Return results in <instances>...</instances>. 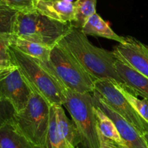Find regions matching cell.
Segmentation results:
<instances>
[{"instance_id": "6da1fadb", "label": "cell", "mask_w": 148, "mask_h": 148, "mask_svg": "<svg viewBox=\"0 0 148 148\" xmlns=\"http://www.w3.org/2000/svg\"><path fill=\"white\" fill-rule=\"evenodd\" d=\"M59 43L70 52L95 81L108 79L124 84L116 69L117 59L114 52L92 44L80 29L72 27Z\"/></svg>"}, {"instance_id": "7a4b0ae2", "label": "cell", "mask_w": 148, "mask_h": 148, "mask_svg": "<svg viewBox=\"0 0 148 148\" xmlns=\"http://www.w3.org/2000/svg\"><path fill=\"white\" fill-rule=\"evenodd\" d=\"M13 63L17 67L32 91H36L51 105L63 106L65 88L48 62L28 56L11 45L10 48Z\"/></svg>"}, {"instance_id": "3957f363", "label": "cell", "mask_w": 148, "mask_h": 148, "mask_svg": "<svg viewBox=\"0 0 148 148\" xmlns=\"http://www.w3.org/2000/svg\"><path fill=\"white\" fill-rule=\"evenodd\" d=\"M72 27L71 23H62L50 18L37 10L18 12L13 34L21 39L53 48Z\"/></svg>"}, {"instance_id": "277c9868", "label": "cell", "mask_w": 148, "mask_h": 148, "mask_svg": "<svg viewBox=\"0 0 148 148\" xmlns=\"http://www.w3.org/2000/svg\"><path fill=\"white\" fill-rule=\"evenodd\" d=\"M51 105L36 91H32L25 108L15 113L12 123L29 141L40 148L46 147Z\"/></svg>"}, {"instance_id": "5b68a950", "label": "cell", "mask_w": 148, "mask_h": 148, "mask_svg": "<svg viewBox=\"0 0 148 148\" xmlns=\"http://www.w3.org/2000/svg\"><path fill=\"white\" fill-rule=\"evenodd\" d=\"M63 106L76 125L85 148H101L97 128L95 107L90 93H78L65 89Z\"/></svg>"}, {"instance_id": "8992f818", "label": "cell", "mask_w": 148, "mask_h": 148, "mask_svg": "<svg viewBox=\"0 0 148 148\" xmlns=\"http://www.w3.org/2000/svg\"><path fill=\"white\" fill-rule=\"evenodd\" d=\"M48 63L65 89L78 93L93 92L95 80L59 43L51 50Z\"/></svg>"}, {"instance_id": "52a82bcc", "label": "cell", "mask_w": 148, "mask_h": 148, "mask_svg": "<svg viewBox=\"0 0 148 148\" xmlns=\"http://www.w3.org/2000/svg\"><path fill=\"white\" fill-rule=\"evenodd\" d=\"M94 90L112 110L131 123L142 134L148 133V122L136 111L114 81L97 80L94 84Z\"/></svg>"}, {"instance_id": "ba28073f", "label": "cell", "mask_w": 148, "mask_h": 148, "mask_svg": "<svg viewBox=\"0 0 148 148\" xmlns=\"http://www.w3.org/2000/svg\"><path fill=\"white\" fill-rule=\"evenodd\" d=\"M32 89L15 65L0 70V94L8 100L16 113L26 107Z\"/></svg>"}, {"instance_id": "9c48e42d", "label": "cell", "mask_w": 148, "mask_h": 148, "mask_svg": "<svg viewBox=\"0 0 148 148\" xmlns=\"http://www.w3.org/2000/svg\"><path fill=\"white\" fill-rule=\"evenodd\" d=\"M116 59L123 61L148 78V46L132 36L114 47Z\"/></svg>"}, {"instance_id": "30bf717a", "label": "cell", "mask_w": 148, "mask_h": 148, "mask_svg": "<svg viewBox=\"0 0 148 148\" xmlns=\"http://www.w3.org/2000/svg\"><path fill=\"white\" fill-rule=\"evenodd\" d=\"M92 93L95 104L113 120L127 148H148L144 136L134 126L112 110L96 91Z\"/></svg>"}, {"instance_id": "8fae6325", "label": "cell", "mask_w": 148, "mask_h": 148, "mask_svg": "<svg viewBox=\"0 0 148 148\" xmlns=\"http://www.w3.org/2000/svg\"><path fill=\"white\" fill-rule=\"evenodd\" d=\"M95 107L101 147L127 148L113 120L98 106Z\"/></svg>"}, {"instance_id": "7c38bea8", "label": "cell", "mask_w": 148, "mask_h": 148, "mask_svg": "<svg viewBox=\"0 0 148 148\" xmlns=\"http://www.w3.org/2000/svg\"><path fill=\"white\" fill-rule=\"evenodd\" d=\"M116 69L124 84L135 94L148 101V78L117 59Z\"/></svg>"}, {"instance_id": "4fadbf2b", "label": "cell", "mask_w": 148, "mask_h": 148, "mask_svg": "<svg viewBox=\"0 0 148 148\" xmlns=\"http://www.w3.org/2000/svg\"><path fill=\"white\" fill-rule=\"evenodd\" d=\"M36 10L41 14L62 22L71 23L74 20V2L66 0H40Z\"/></svg>"}, {"instance_id": "5bb4252c", "label": "cell", "mask_w": 148, "mask_h": 148, "mask_svg": "<svg viewBox=\"0 0 148 148\" xmlns=\"http://www.w3.org/2000/svg\"><path fill=\"white\" fill-rule=\"evenodd\" d=\"M81 30L85 36H99L116 41L119 43L126 41V37L116 33L111 29L109 23L105 21L98 13H95L88 19Z\"/></svg>"}, {"instance_id": "9a60e30c", "label": "cell", "mask_w": 148, "mask_h": 148, "mask_svg": "<svg viewBox=\"0 0 148 148\" xmlns=\"http://www.w3.org/2000/svg\"><path fill=\"white\" fill-rule=\"evenodd\" d=\"M55 110L58 130L62 137L71 148H75L81 143L78 129L73 120L66 117L62 105H53Z\"/></svg>"}, {"instance_id": "2e32d148", "label": "cell", "mask_w": 148, "mask_h": 148, "mask_svg": "<svg viewBox=\"0 0 148 148\" xmlns=\"http://www.w3.org/2000/svg\"><path fill=\"white\" fill-rule=\"evenodd\" d=\"M0 148H40L25 137L12 122L0 128Z\"/></svg>"}, {"instance_id": "e0dca14e", "label": "cell", "mask_w": 148, "mask_h": 148, "mask_svg": "<svg viewBox=\"0 0 148 148\" xmlns=\"http://www.w3.org/2000/svg\"><path fill=\"white\" fill-rule=\"evenodd\" d=\"M12 45L19 51L28 56L43 62L49 61L51 50L52 48L26 39H21L14 35Z\"/></svg>"}, {"instance_id": "ac0fdd59", "label": "cell", "mask_w": 148, "mask_h": 148, "mask_svg": "<svg viewBox=\"0 0 148 148\" xmlns=\"http://www.w3.org/2000/svg\"><path fill=\"white\" fill-rule=\"evenodd\" d=\"M97 0H77L74 2L72 27L82 29L88 19L96 13Z\"/></svg>"}, {"instance_id": "d6986e66", "label": "cell", "mask_w": 148, "mask_h": 148, "mask_svg": "<svg viewBox=\"0 0 148 148\" xmlns=\"http://www.w3.org/2000/svg\"><path fill=\"white\" fill-rule=\"evenodd\" d=\"M46 148H71L59 133L56 125L54 107L53 105H51V107L50 122L46 139Z\"/></svg>"}, {"instance_id": "ffe728a7", "label": "cell", "mask_w": 148, "mask_h": 148, "mask_svg": "<svg viewBox=\"0 0 148 148\" xmlns=\"http://www.w3.org/2000/svg\"><path fill=\"white\" fill-rule=\"evenodd\" d=\"M116 86L119 89L123 94V95L126 97L129 102L132 105V107L135 109L136 111L146 120L148 122V101L145 99L140 100L125 84H119V83L114 82Z\"/></svg>"}, {"instance_id": "44dd1931", "label": "cell", "mask_w": 148, "mask_h": 148, "mask_svg": "<svg viewBox=\"0 0 148 148\" xmlns=\"http://www.w3.org/2000/svg\"><path fill=\"white\" fill-rule=\"evenodd\" d=\"M18 12L5 3L0 4V34H13L14 26Z\"/></svg>"}, {"instance_id": "7402d4cb", "label": "cell", "mask_w": 148, "mask_h": 148, "mask_svg": "<svg viewBox=\"0 0 148 148\" xmlns=\"http://www.w3.org/2000/svg\"><path fill=\"white\" fill-rule=\"evenodd\" d=\"M14 34H0V70L14 65L10 50Z\"/></svg>"}, {"instance_id": "603a6c76", "label": "cell", "mask_w": 148, "mask_h": 148, "mask_svg": "<svg viewBox=\"0 0 148 148\" xmlns=\"http://www.w3.org/2000/svg\"><path fill=\"white\" fill-rule=\"evenodd\" d=\"M15 113L12 104L0 94V128L11 121Z\"/></svg>"}, {"instance_id": "cb8c5ba5", "label": "cell", "mask_w": 148, "mask_h": 148, "mask_svg": "<svg viewBox=\"0 0 148 148\" xmlns=\"http://www.w3.org/2000/svg\"><path fill=\"white\" fill-rule=\"evenodd\" d=\"M40 0H4L7 5L20 12H29L36 10Z\"/></svg>"}, {"instance_id": "d4e9b609", "label": "cell", "mask_w": 148, "mask_h": 148, "mask_svg": "<svg viewBox=\"0 0 148 148\" xmlns=\"http://www.w3.org/2000/svg\"><path fill=\"white\" fill-rule=\"evenodd\" d=\"M143 136H144V138H145V141H146V143H147V147H148V133H145V134L143 135Z\"/></svg>"}, {"instance_id": "484cf974", "label": "cell", "mask_w": 148, "mask_h": 148, "mask_svg": "<svg viewBox=\"0 0 148 148\" xmlns=\"http://www.w3.org/2000/svg\"><path fill=\"white\" fill-rule=\"evenodd\" d=\"M1 3H5L4 2V0H0V4H1Z\"/></svg>"}, {"instance_id": "4316f807", "label": "cell", "mask_w": 148, "mask_h": 148, "mask_svg": "<svg viewBox=\"0 0 148 148\" xmlns=\"http://www.w3.org/2000/svg\"><path fill=\"white\" fill-rule=\"evenodd\" d=\"M67 1H69V2H73V0H66Z\"/></svg>"}, {"instance_id": "83f0119b", "label": "cell", "mask_w": 148, "mask_h": 148, "mask_svg": "<svg viewBox=\"0 0 148 148\" xmlns=\"http://www.w3.org/2000/svg\"><path fill=\"white\" fill-rule=\"evenodd\" d=\"M75 148H77V147H75Z\"/></svg>"}]
</instances>
